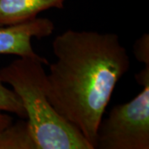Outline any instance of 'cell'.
I'll return each instance as SVG.
<instances>
[{"instance_id": "cell-1", "label": "cell", "mask_w": 149, "mask_h": 149, "mask_svg": "<svg viewBox=\"0 0 149 149\" xmlns=\"http://www.w3.org/2000/svg\"><path fill=\"white\" fill-rule=\"evenodd\" d=\"M46 91L56 111L95 149L97 129L130 58L117 34L67 30L52 42Z\"/></svg>"}, {"instance_id": "cell-8", "label": "cell", "mask_w": 149, "mask_h": 149, "mask_svg": "<svg viewBox=\"0 0 149 149\" xmlns=\"http://www.w3.org/2000/svg\"><path fill=\"white\" fill-rule=\"evenodd\" d=\"M133 52L136 59L146 65H149V35L143 34L136 41L133 47Z\"/></svg>"}, {"instance_id": "cell-3", "label": "cell", "mask_w": 149, "mask_h": 149, "mask_svg": "<svg viewBox=\"0 0 149 149\" xmlns=\"http://www.w3.org/2000/svg\"><path fill=\"white\" fill-rule=\"evenodd\" d=\"M143 91L112 109L97 129L95 149L149 148V65L135 75Z\"/></svg>"}, {"instance_id": "cell-5", "label": "cell", "mask_w": 149, "mask_h": 149, "mask_svg": "<svg viewBox=\"0 0 149 149\" xmlns=\"http://www.w3.org/2000/svg\"><path fill=\"white\" fill-rule=\"evenodd\" d=\"M66 0H0V27L16 25L37 17L50 8H62Z\"/></svg>"}, {"instance_id": "cell-2", "label": "cell", "mask_w": 149, "mask_h": 149, "mask_svg": "<svg viewBox=\"0 0 149 149\" xmlns=\"http://www.w3.org/2000/svg\"><path fill=\"white\" fill-rule=\"evenodd\" d=\"M43 65L36 59L20 57L0 69V80L21 99L37 149H93L80 130L49 101Z\"/></svg>"}, {"instance_id": "cell-7", "label": "cell", "mask_w": 149, "mask_h": 149, "mask_svg": "<svg viewBox=\"0 0 149 149\" xmlns=\"http://www.w3.org/2000/svg\"><path fill=\"white\" fill-rule=\"evenodd\" d=\"M0 111L15 113L26 119V111L19 96L13 90L7 88L0 80Z\"/></svg>"}, {"instance_id": "cell-9", "label": "cell", "mask_w": 149, "mask_h": 149, "mask_svg": "<svg viewBox=\"0 0 149 149\" xmlns=\"http://www.w3.org/2000/svg\"><path fill=\"white\" fill-rule=\"evenodd\" d=\"M12 123V118L4 113H0V129L5 128Z\"/></svg>"}, {"instance_id": "cell-6", "label": "cell", "mask_w": 149, "mask_h": 149, "mask_svg": "<svg viewBox=\"0 0 149 149\" xmlns=\"http://www.w3.org/2000/svg\"><path fill=\"white\" fill-rule=\"evenodd\" d=\"M0 149H37L27 120L22 118L0 129Z\"/></svg>"}, {"instance_id": "cell-4", "label": "cell", "mask_w": 149, "mask_h": 149, "mask_svg": "<svg viewBox=\"0 0 149 149\" xmlns=\"http://www.w3.org/2000/svg\"><path fill=\"white\" fill-rule=\"evenodd\" d=\"M53 22L49 18H34L22 23L0 27V54L17 55L41 61L49 65L47 59L37 54L32 46V39L42 38L52 34Z\"/></svg>"}]
</instances>
